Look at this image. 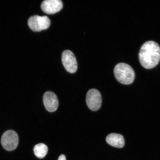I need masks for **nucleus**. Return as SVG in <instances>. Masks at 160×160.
Listing matches in <instances>:
<instances>
[{"instance_id":"obj_8","label":"nucleus","mask_w":160,"mask_h":160,"mask_svg":"<svg viewBox=\"0 0 160 160\" xmlns=\"http://www.w3.org/2000/svg\"><path fill=\"white\" fill-rule=\"evenodd\" d=\"M44 105L47 111L49 112H55L59 105L57 95L52 92H46L43 97Z\"/></svg>"},{"instance_id":"obj_1","label":"nucleus","mask_w":160,"mask_h":160,"mask_svg":"<svg viewBox=\"0 0 160 160\" xmlns=\"http://www.w3.org/2000/svg\"><path fill=\"white\" fill-rule=\"evenodd\" d=\"M139 59L145 68L151 69L155 67L160 61V47L153 41L146 42L140 49Z\"/></svg>"},{"instance_id":"obj_9","label":"nucleus","mask_w":160,"mask_h":160,"mask_svg":"<svg viewBox=\"0 0 160 160\" xmlns=\"http://www.w3.org/2000/svg\"><path fill=\"white\" fill-rule=\"evenodd\" d=\"M106 141L109 145L117 148H122L125 145L124 138L122 136L119 134H110L106 138Z\"/></svg>"},{"instance_id":"obj_3","label":"nucleus","mask_w":160,"mask_h":160,"mask_svg":"<svg viewBox=\"0 0 160 160\" xmlns=\"http://www.w3.org/2000/svg\"><path fill=\"white\" fill-rule=\"evenodd\" d=\"M28 23L32 31L40 32L48 28L51 25V21L47 16L34 15L29 18Z\"/></svg>"},{"instance_id":"obj_5","label":"nucleus","mask_w":160,"mask_h":160,"mask_svg":"<svg viewBox=\"0 0 160 160\" xmlns=\"http://www.w3.org/2000/svg\"><path fill=\"white\" fill-rule=\"evenodd\" d=\"M86 102L88 107L92 111L98 110L102 103V97L100 92L94 89L89 90L86 96Z\"/></svg>"},{"instance_id":"obj_11","label":"nucleus","mask_w":160,"mask_h":160,"mask_svg":"<svg viewBox=\"0 0 160 160\" xmlns=\"http://www.w3.org/2000/svg\"><path fill=\"white\" fill-rule=\"evenodd\" d=\"M58 160H66L65 156L63 154L60 155Z\"/></svg>"},{"instance_id":"obj_4","label":"nucleus","mask_w":160,"mask_h":160,"mask_svg":"<svg viewBox=\"0 0 160 160\" xmlns=\"http://www.w3.org/2000/svg\"><path fill=\"white\" fill-rule=\"evenodd\" d=\"M1 142L2 146L5 150L13 151L17 148L18 144V137L15 132L8 130L2 135Z\"/></svg>"},{"instance_id":"obj_7","label":"nucleus","mask_w":160,"mask_h":160,"mask_svg":"<svg viewBox=\"0 0 160 160\" xmlns=\"http://www.w3.org/2000/svg\"><path fill=\"white\" fill-rule=\"evenodd\" d=\"M63 7V2L61 0H45L41 5L42 11L50 15L58 12Z\"/></svg>"},{"instance_id":"obj_6","label":"nucleus","mask_w":160,"mask_h":160,"mask_svg":"<svg viewBox=\"0 0 160 160\" xmlns=\"http://www.w3.org/2000/svg\"><path fill=\"white\" fill-rule=\"evenodd\" d=\"M62 61L65 68L69 72L75 73L78 69L77 59L73 53L69 50H65L62 54Z\"/></svg>"},{"instance_id":"obj_10","label":"nucleus","mask_w":160,"mask_h":160,"mask_svg":"<svg viewBox=\"0 0 160 160\" xmlns=\"http://www.w3.org/2000/svg\"><path fill=\"white\" fill-rule=\"evenodd\" d=\"M35 155L40 159L43 158L45 157L48 152L47 146L43 143H39L36 145L33 149Z\"/></svg>"},{"instance_id":"obj_2","label":"nucleus","mask_w":160,"mask_h":160,"mask_svg":"<svg viewBox=\"0 0 160 160\" xmlns=\"http://www.w3.org/2000/svg\"><path fill=\"white\" fill-rule=\"evenodd\" d=\"M114 73L118 81L124 85L131 84L135 78V73L133 69L125 63H121L116 65Z\"/></svg>"}]
</instances>
